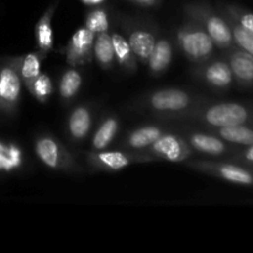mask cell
<instances>
[{
    "label": "cell",
    "instance_id": "23",
    "mask_svg": "<svg viewBox=\"0 0 253 253\" xmlns=\"http://www.w3.org/2000/svg\"><path fill=\"white\" fill-rule=\"evenodd\" d=\"M119 127H120V123H119L118 118H115V116L106 118L94 133L93 140H91L93 150L101 151L109 147L110 143L114 141V138H115V136L118 135Z\"/></svg>",
    "mask_w": 253,
    "mask_h": 253
},
{
    "label": "cell",
    "instance_id": "18",
    "mask_svg": "<svg viewBox=\"0 0 253 253\" xmlns=\"http://www.w3.org/2000/svg\"><path fill=\"white\" fill-rule=\"evenodd\" d=\"M163 133H165V130L160 126L155 125H147L135 128L126 136L125 141H124V147L142 152V151L147 150Z\"/></svg>",
    "mask_w": 253,
    "mask_h": 253
},
{
    "label": "cell",
    "instance_id": "15",
    "mask_svg": "<svg viewBox=\"0 0 253 253\" xmlns=\"http://www.w3.org/2000/svg\"><path fill=\"white\" fill-rule=\"evenodd\" d=\"M57 9V2H53L46 11L43 12L35 26V39H36L37 51L44 57L53 49L54 36L52 27V17Z\"/></svg>",
    "mask_w": 253,
    "mask_h": 253
},
{
    "label": "cell",
    "instance_id": "4",
    "mask_svg": "<svg viewBox=\"0 0 253 253\" xmlns=\"http://www.w3.org/2000/svg\"><path fill=\"white\" fill-rule=\"evenodd\" d=\"M141 105L165 118H174L194 109L198 99L182 89H160L148 94Z\"/></svg>",
    "mask_w": 253,
    "mask_h": 253
},
{
    "label": "cell",
    "instance_id": "31",
    "mask_svg": "<svg viewBox=\"0 0 253 253\" xmlns=\"http://www.w3.org/2000/svg\"><path fill=\"white\" fill-rule=\"evenodd\" d=\"M130 1L142 7H156L162 2V0H130Z\"/></svg>",
    "mask_w": 253,
    "mask_h": 253
},
{
    "label": "cell",
    "instance_id": "5",
    "mask_svg": "<svg viewBox=\"0 0 253 253\" xmlns=\"http://www.w3.org/2000/svg\"><path fill=\"white\" fill-rule=\"evenodd\" d=\"M188 167L229 183L253 188V169L234 161H190Z\"/></svg>",
    "mask_w": 253,
    "mask_h": 253
},
{
    "label": "cell",
    "instance_id": "10",
    "mask_svg": "<svg viewBox=\"0 0 253 253\" xmlns=\"http://www.w3.org/2000/svg\"><path fill=\"white\" fill-rule=\"evenodd\" d=\"M138 161H151L145 153H126L121 151H99L89 153L88 163L90 167L105 172H119Z\"/></svg>",
    "mask_w": 253,
    "mask_h": 253
},
{
    "label": "cell",
    "instance_id": "17",
    "mask_svg": "<svg viewBox=\"0 0 253 253\" xmlns=\"http://www.w3.org/2000/svg\"><path fill=\"white\" fill-rule=\"evenodd\" d=\"M210 132L216 135L225 142L235 147H246L253 143V125H232L210 128Z\"/></svg>",
    "mask_w": 253,
    "mask_h": 253
},
{
    "label": "cell",
    "instance_id": "28",
    "mask_svg": "<svg viewBox=\"0 0 253 253\" xmlns=\"http://www.w3.org/2000/svg\"><path fill=\"white\" fill-rule=\"evenodd\" d=\"M40 103H47L53 93V83L47 73H40L27 89Z\"/></svg>",
    "mask_w": 253,
    "mask_h": 253
},
{
    "label": "cell",
    "instance_id": "16",
    "mask_svg": "<svg viewBox=\"0 0 253 253\" xmlns=\"http://www.w3.org/2000/svg\"><path fill=\"white\" fill-rule=\"evenodd\" d=\"M173 61V44L168 40L161 39L156 41L155 47L147 59L150 73L160 77L169 68Z\"/></svg>",
    "mask_w": 253,
    "mask_h": 253
},
{
    "label": "cell",
    "instance_id": "1",
    "mask_svg": "<svg viewBox=\"0 0 253 253\" xmlns=\"http://www.w3.org/2000/svg\"><path fill=\"white\" fill-rule=\"evenodd\" d=\"M177 118L192 119L208 127L232 125H253V104L239 101H219L187 111Z\"/></svg>",
    "mask_w": 253,
    "mask_h": 253
},
{
    "label": "cell",
    "instance_id": "21",
    "mask_svg": "<svg viewBox=\"0 0 253 253\" xmlns=\"http://www.w3.org/2000/svg\"><path fill=\"white\" fill-rule=\"evenodd\" d=\"M15 58H16V66L20 78H21L22 83L26 85V88L29 89L32 82L41 73V62L44 58V56L40 53L39 51H36L21 57H15Z\"/></svg>",
    "mask_w": 253,
    "mask_h": 253
},
{
    "label": "cell",
    "instance_id": "25",
    "mask_svg": "<svg viewBox=\"0 0 253 253\" xmlns=\"http://www.w3.org/2000/svg\"><path fill=\"white\" fill-rule=\"evenodd\" d=\"M82 83H83V79H82L81 72L77 71L74 67L71 69H67L62 74V78L59 81L58 91L61 98L64 101L73 99L79 91V89H81Z\"/></svg>",
    "mask_w": 253,
    "mask_h": 253
},
{
    "label": "cell",
    "instance_id": "11",
    "mask_svg": "<svg viewBox=\"0 0 253 253\" xmlns=\"http://www.w3.org/2000/svg\"><path fill=\"white\" fill-rule=\"evenodd\" d=\"M95 34L85 26L79 27L66 46L67 63L72 67L84 66L93 58Z\"/></svg>",
    "mask_w": 253,
    "mask_h": 253
},
{
    "label": "cell",
    "instance_id": "26",
    "mask_svg": "<svg viewBox=\"0 0 253 253\" xmlns=\"http://www.w3.org/2000/svg\"><path fill=\"white\" fill-rule=\"evenodd\" d=\"M221 14L224 15L225 19L229 22V26L230 29H231L232 39H234L235 47H237V48H240L241 51L253 56V34L247 31L245 27H242L241 25H240L236 20L232 19L231 16L224 14L222 11Z\"/></svg>",
    "mask_w": 253,
    "mask_h": 253
},
{
    "label": "cell",
    "instance_id": "13",
    "mask_svg": "<svg viewBox=\"0 0 253 253\" xmlns=\"http://www.w3.org/2000/svg\"><path fill=\"white\" fill-rule=\"evenodd\" d=\"M225 58L231 67L235 83L240 88L253 90V56L234 47L226 51Z\"/></svg>",
    "mask_w": 253,
    "mask_h": 253
},
{
    "label": "cell",
    "instance_id": "29",
    "mask_svg": "<svg viewBox=\"0 0 253 253\" xmlns=\"http://www.w3.org/2000/svg\"><path fill=\"white\" fill-rule=\"evenodd\" d=\"M86 29L90 30L95 35L101 32H108L110 22H109V14L103 7H95L91 11H89L85 16Z\"/></svg>",
    "mask_w": 253,
    "mask_h": 253
},
{
    "label": "cell",
    "instance_id": "3",
    "mask_svg": "<svg viewBox=\"0 0 253 253\" xmlns=\"http://www.w3.org/2000/svg\"><path fill=\"white\" fill-rule=\"evenodd\" d=\"M180 49L193 63H203L212 58L215 44L208 32L198 22L189 20L177 30Z\"/></svg>",
    "mask_w": 253,
    "mask_h": 253
},
{
    "label": "cell",
    "instance_id": "30",
    "mask_svg": "<svg viewBox=\"0 0 253 253\" xmlns=\"http://www.w3.org/2000/svg\"><path fill=\"white\" fill-rule=\"evenodd\" d=\"M229 160L253 169V143L250 146H246V147L239 148Z\"/></svg>",
    "mask_w": 253,
    "mask_h": 253
},
{
    "label": "cell",
    "instance_id": "19",
    "mask_svg": "<svg viewBox=\"0 0 253 253\" xmlns=\"http://www.w3.org/2000/svg\"><path fill=\"white\" fill-rule=\"evenodd\" d=\"M93 125V116L88 106L79 105L68 118V133L74 141H82L88 136Z\"/></svg>",
    "mask_w": 253,
    "mask_h": 253
},
{
    "label": "cell",
    "instance_id": "14",
    "mask_svg": "<svg viewBox=\"0 0 253 253\" xmlns=\"http://www.w3.org/2000/svg\"><path fill=\"white\" fill-rule=\"evenodd\" d=\"M156 36L146 26L135 25L127 31V42L135 56L143 63H147V59L156 44Z\"/></svg>",
    "mask_w": 253,
    "mask_h": 253
},
{
    "label": "cell",
    "instance_id": "2",
    "mask_svg": "<svg viewBox=\"0 0 253 253\" xmlns=\"http://www.w3.org/2000/svg\"><path fill=\"white\" fill-rule=\"evenodd\" d=\"M184 14L208 32L215 47L225 52L234 48L231 29L219 9H215L208 1H192L184 5Z\"/></svg>",
    "mask_w": 253,
    "mask_h": 253
},
{
    "label": "cell",
    "instance_id": "22",
    "mask_svg": "<svg viewBox=\"0 0 253 253\" xmlns=\"http://www.w3.org/2000/svg\"><path fill=\"white\" fill-rule=\"evenodd\" d=\"M93 57L103 69H110L115 62L111 35L108 32H101L95 37L93 47Z\"/></svg>",
    "mask_w": 253,
    "mask_h": 253
},
{
    "label": "cell",
    "instance_id": "27",
    "mask_svg": "<svg viewBox=\"0 0 253 253\" xmlns=\"http://www.w3.org/2000/svg\"><path fill=\"white\" fill-rule=\"evenodd\" d=\"M217 9L224 14L231 16L247 31L253 34V11L251 10L246 9L239 4H231V2H222L217 6Z\"/></svg>",
    "mask_w": 253,
    "mask_h": 253
},
{
    "label": "cell",
    "instance_id": "6",
    "mask_svg": "<svg viewBox=\"0 0 253 253\" xmlns=\"http://www.w3.org/2000/svg\"><path fill=\"white\" fill-rule=\"evenodd\" d=\"M21 86L16 58H4L0 63V111L16 113L21 98Z\"/></svg>",
    "mask_w": 253,
    "mask_h": 253
},
{
    "label": "cell",
    "instance_id": "12",
    "mask_svg": "<svg viewBox=\"0 0 253 253\" xmlns=\"http://www.w3.org/2000/svg\"><path fill=\"white\" fill-rule=\"evenodd\" d=\"M187 142L190 147L203 155L212 157H231L239 147L225 142L211 132H192L187 135Z\"/></svg>",
    "mask_w": 253,
    "mask_h": 253
},
{
    "label": "cell",
    "instance_id": "24",
    "mask_svg": "<svg viewBox=\"0 0 253 253\" xmlns=\"http://www.w3.org/2000/svg\"><path fill=\"white\" fill-rule=\"evenodd\" d=\"M24 163L21 148L15 143L0 141V172L10 173L19 169Z\"/></svg>",
    "mask_w": 253,
    "mask_h": 253
},
{
    "label": "cell",
    "instance_id": "20",
    "mask_svg": "<svg viewBox=\"0 0 253 253\" xmlns=\"http://www.w3.org/2000/svg\"><path fill=\"white\" fill-rule=\"evenodd\" d=\"M111 41L114 46V53H115V59L119 66L124 71L128 73H133L137 69V57L131 49L127 40L120 35L119 32H113L111 34Z\"/></svg>",
    "mask_w": 253,
    "mask_h": 253
},
{
    "label": "cell",
    "instance_id": "9",
    "mask_svg": "<svg viewBox=\"0 0 253 253\" xmlns=\"http://www.w3.org/2000/svg\"><path fill=\"white\" fill-rule=\"evenodd\" d=\"M195 77L199 78L203 83L209 85L215 90L225 91L232 88L235 84L234 74L229 62L225 58L209 59L200 63L195 71Z\"/></svg>",
    "mask_w": 253,
    "mask_h": 253
},
{
    "label": "cell",
    "instance_id": "7",
    "mask_svg": "<svg viewBox=\"0 0 253 253\" xmlns=\"http://www.w3.org/2000/svg\"><path fill=\"white\" fill-rule=\"evenodd\" d=\"M35 153L39 160L49 169L54 170H76L71 153L66 150L58 140L51 135H42L35 140Z\"/></svg>",
    "mask_w": 253,
    "mask_h": 253
},
{
    "label": "cell",
    "instance_id": "8",
    "mask_svg": "<svg viewBox=\"0 0 253 253\" xmlns=\"http://www.w3.org/2000/svg\"><path fill=\"white\" fill-rule=\"evenodd\" d=\"M194 150L189 146L185 137L175 133L165 132L157 138L150 147L146 155L152 160H166L168 162H185Z\"/></svg>",
    "mask_w": 253,
    "mask_h": 253
},
{
    "label": "cell",
    "instance_id": "32",
    "mask_svg": "<svg viewBox=\"0 0 253 253\" xmlns=\"http://www.w3.org/2000/svg\"><path fill=\"white\" fill-rule=\"evenodd\" d=\"M82 1L86 5H96V4H100V2H103L104 0H82Z\"/></svg>",
    "mask_w": 253,
    "mask_h": 253
}]
</instances>
